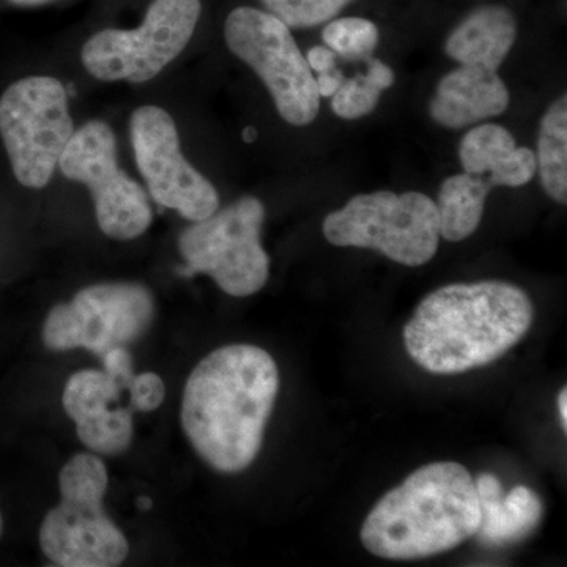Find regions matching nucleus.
Here are the masks:
<instances>
[{"mask_svg": "<svg viewBox=\"0 0 567 567\" xmlns=\"http://www.w3.org/2000/svg\"><path fill=\"white\" fill-rule=\"evenodd\" d=\"M244 140L248 142V144H251V142L257 140V132L256 128H252V126H248V128L244 130Z\"/></svg>", "mask_w": 567, "mask_h": 567, "instance_id": "473e14b6", "label": "nucleus"}, {"mask_svg": "<svg viewBox=\"0 0 567 567\" xmlns=\"http://www.w3.org/2000/svg\"><path fill=\"white\" fill-rule=\"evenodd\" d=\"M344 81L346 78L341 70L323 71V73H319V76L316 78L317 92H319L320 96H324V99H331L341 89Z\"/></svg>", "mask_w": 567, "mask_h": 567, "instance_id": "cd10ccee", "label": "nucleus"}, {"mask_svg": "<svg viewBox=\"0 0 567 567\" xmlns=\"http://www.w3.org/2000/svg\"><path fill=\"white\" fill-rule=\"evenodd\" d=\"M3 533V520H2V514H0V536H2Z\"/></svg>", "mask_w": 567, "mask_h": 567, "instance_id": "72a5a7b5", "label": "nucleus"}, {"mask_svg": "<svg viewBox=\"0 0 567 567\" xmlns=\"http://www.w3.org/2000/svg\"><path fill=\"white\" fill-rule=\"evenodd\" d=\"M278 391V365L260 347L226 346L205 357L182 399L183 431L205 464L224 475L248 468L262 447Z\"/></svg>", "mask_w": 567, "mask_h": 567, "instance_id": "f257e3e1", "label": "nucleus"}, {"mask_svg": "<svg viewBox=\"0 0 567 567\" xmlns=\"http://www.w3.org/2000/svg\"><path fill=\"white\" fill-rule=\"evenodd\" d=\"M132 409L136 412H153L159 409L166 398V385L155 372L134 375L128 386Z\"/></svg>", "mask_w": 567, "mask_h": 567, "instance_id": "393cba45", "label": "nucleus"}, {"mask_svg": "<svg viewBox=\"0 0 567 567\" xmlns=\"http://www.w3.org/2000/svg\"><path fill=\"white\" fill-rule=\"evenodd\" d=\"M475 486L481 505V525L475 536L481 544L506 546L535 532L544 513L535 491L517 486L505 495L498 477L488 473L477 477Z\"/></svg>", "mask_w": 567, "mask_h": 567, "instance_id": "4468645a", "label": "nucleus"}, {"mask_svg": "<svg viewBox=\"0 0 567 567\" xmlns=\"http://www.w3.org/2000/svg\"><path fill=\"white\" fill-rule=\"evenodd\" d=\"M309 69L323 73V71L336 69V54L328 47H315L305 55Z\"/></svg>", "mask_w": 567, "mask_h": 567, "instance_id": "c85d7f7f", "label": "nucleus"}, {"mask_svg": "<svg viewBox=\"0 0 567 567\" xmlns=\"http://www.w3.org/2000/svg\"><path fill=\"white\" fill-rule=\"evenodd\" d=\"M200 11V0H153L140 28L104 29L89 39L82 65L100 81H151L188 47Z\"/></svg>", "mask_w": 567, "mask_h": 567, "instance_id": "1a4fd4ad", "label": "nucleus"}, {"mask_svg": "<svg viewBox=\"0 0 567 567\" xmlns=\"http://www.w3.org/2000/svg\"><path fill=\"white\" fill-rule=\"evenodd\" d=\"M533 320L535 306L516 284H450L417 306L405 324V350L431 374H464L509 352Z\"/></svg>", "mask_w": 567, "mask_h": 567, "instance_id": "f03ea898", "label": "nucleus"}, {"mask_svg": "<svg viewBox=\"0 0 567 567\" xmlns=\"http://www.w3.org/2000/svg\"><path fill=\"white\" fill-rule=\"evenodd\" d=\"M155 319V300L136 282L85 287L69 303L54 306L43 324L44 346L54 352L85 349L103 358L147 333Z\"/></svg>", "mask_w": 567, "mask_h": 567, "instance_id": "9d476101", "label": "nucleus"}, {"mask_svg": "<svg viewBox=\"0 0 567 567\" xmlns=\"http://www.w3.org/2000/svg\"><path fill=\"white\" fill-rule=\"evenodd\" d=\"M480 525V496L468 470L457 462H435L383 495L360 536L369 554L409 561L453 550Z\"/></svg>", "mask_w": 567, "mask_h": 567, "instance_id": "7ed1b4c3", "label": "nucleus"}, {"mask_svg": "<svg viewBox=\"0 0 567 567\" xmlns=\"http://www.w3.org/2000/svg\"><path fill=\"white\" fill-rule=\"evenodd\" d=\"M265 207L245 196L186 227L178 238L185 276L208 275L230 297H249L264 289L270 276V257L260 233Z\"/></svg>", "mask_w": 567, "mask_h": 567, "instance_id": "423d86ee", "label": "nucleus"}, {"mask_svg": "<svg viewBox=\"0 0 567 567\" xmlns=\"http://www.w3.org/2000/svg\"><path fill=\"white\" fill-rule=\"evenodd\" d=\"M73 133L69 91L55 78H22L0 96V136L25 188L51 182Z\"/></svg>", "mask_w": 567, "mask_h": 567, "instance_id": "0eeeda50", "label": "nucleus"}, {"mask_svg": "<svg viewBox=\"0 0 567 567\" xmlns=\"http://www.w3.org/2000/svg\"><path fill=\"white\" fill-rule=\"evenodd\" d=\"M537 173L544 192L558 204L567 203V95L548 106L539 126Z\"/></svg>", "mask_w": 567, "mask_h": 567, "instance_id": "f3484780", "label": "nucleus"}, {"mask_svg": "<svg viewBox=\"0 0 567 567\" xmlns=\"http://www.w3.org/2000/svg\"><path fill=\"white\" fill-rule=\"evenodd\" d=\"M517 39L513 11L502 6H484L466 14L445 43L446 54L461 65L498 71Z\"/></svg>", "mask_w": 567, "mask_h": 567, "instance_id": "2eb2a0df", "label": "nucleus"}, {"mask_svg": "<svg viewBox=\"0 0 567 567\" xmlns=\"http://www.w3.org/2000/svg\"><path fill=\"white\" fill-rule=\"evenodd\" d=\"M516 147L517 142L509 130L496 123H486L470 130L462 137L458 159L466 174L487 177Z\"/></svg>", "mask_w": 567, "mask_h": 567, "instance_id": "6ab92c4d", "label": "nucleus"}, {"mask_svg": "<svg viewBox=\"0 0 567 567\" xmlns=\"http://www.w3.org/2000/svg\"><path fill=\"white\" fill-rule=\"evenodd\" d=\"M153 502L148 496H140L137 498V507H140L141 511H148L152 509Z\"/></svg>", "mask_w": 567, "mask_h": 567, "instance_id": "2f4dec72", "label": "nucleus"}, {"mask_svg": "<svg viewBox=\"0 0 567 567\" xmlns=\"http://www.w3.org/2000/svg\"><path fill=\"white\" fill-rule=\"evenodd\" d=\"M107 484L106 465L93 454H76L63 465L61 503L44 516L39 536L55 566L115 567L128 557V540L104 513Z\"/></svg>", "mask_w": 567, "mask_h": 567, "instance_id": "20e7f679", "label": "nucleus"}, {"mask_svg": "<svg viewBox=\"0 0 567 567\" xmlns=\"http://www.w3.org/2000/svg\"><path fill=\"white\" fill-rule=\"evenodd\" d=\"M62 174L91 189L100 229L112 240L128 241L151 227L147 193L117 162L111 126L92 121L74 130L59 162Z\"/></svg>", "mask_w": 567, "mask_h": 567, "instance_id": "9b49d317", "label": "nucleus"}, {"mask_svg": "<svg viewBox=\"0 0 567 567\" xmlns=\"http://www.w3.org/2000/svg\"><path fill=\"white\" fill-rule=\"evenodd\" d=\"M11 3L18 7H37L43 3L52 2V0H10Z\"/></svg>", "mask_w": 567, "mask_h": 567, "instance_id": "7c9ffc66", "label": "nucleus"}, {"mask_svg": "<svg viewBox=\"0 0 567 567\" xmlns=\"http://www.w3.org/2000/svg\"><path fill=\"white\" fill-rule=\"evenodd\" d=\"M82 445L103 456L125 453L133 442V413L130 409H107L100 415L78 421Z\"/></svg>", "mask_w": 567, "mask_h": 567, "instance_id": "aec40b11", "label": "nucleus"}, {"mask_svg": "<svg viewBox=\"0 0 567 567\" xmlns=\"http://www.w3.org/2000/svg\"><path fill=\"white\" fill-rule=\"evenodd\" d=\"M322 40L334 54L347 61H365L375 51L380 32L374 22L365 18H338L328 22Z\"/></svg>", "mask_w": 567, "mask_h": 567, "instance_id": "412c9836", "label": "nucleus"}, {"mask_svg": "<svg viewBox=\"0 0 567 567\" xmlns=\"http://www.w3.org/2000/svg\"><path fill=\"white\" fill-rule=\"evenodd\" d=\"M102 360L104 372H106L111 379H114L123 391L128 390L130 383H132L134 377L133 358L128 349H126V347H115V349L104 354Z\"/></svg>", "mask_w": 567, "mask_h": 567, "instance_id": "a878e982", "label": "nucleus"}, {"mask_svg": "<svg viewBox=\"0 0 567 567\" xmlns=\"http://www.w3.org/2000/svg\"><path fill=\"white\" fill-rule=\"evenodd\" d=\"M537 173L536 153L528 147H516V151L509 153L505 162L487 175L488 185L509 186V188H518V186L528 185L535 178Z\"/></svg>", "mask_w": 567, "mask_h": 567, "instance_id": "b1692460", "label": "nucleus"}, {"mask_svg": "<svg viewBox=\"0 0 567 567\" xmlns=\"http://www.w3.org/2000/svg\"><path fill=\"white\" fill-rule=\"evenodd\" d=\"M130 133L137 167L156 204L193 223L218 210V192L186 162L169 112L152 104L140 107L133 112Z\"/></svg>", "mask_w": 567, "mask_h": 567, "instance_id": "f8f14e48", "label": "nucleus"}, {"mask_svg": "<svg viewBox=\"0 0 567 567\" xmlns=\"http://www.w3.org/2000/svg\"><path fill=\"white\" fill-rule=\"evenodd\" d=\"M365 63H368L365 76L371 80L372 84L377 85L382 92L393 87L395 74L391 66H388L385 62L379 61V59L372 58V55L365 59Z\"/></svg>", "mask_w": 567, "mask_h": 567, "instance_id": "bb28decb", "label": "nucleus"}, {"mask_svg": "<svg viewBox=\"0 0 567 567\" xmlns=\"http://www.w3.org/2000/svg\"><path fill=\"white\" fill-rule=\"evenodd\" d=\"M558 412L559 420H561L563 431H567V390L563 388L561 393L558 395Z\"/></svg>", "mask_w": 567, "mask_h": 567, "instance_id": "c756f323", "label": "nucleus"}, {"mask_svg": "<svg viewBox=\"0 0 567 567\" xmlns=\"http://www.w3.org/2000/svg\"><path fill=\"white\" fill-rule=\"evenodd\" d=\"M492 186L486 177L458 174L447 177L439 193L440 237L447 241L466 240L476 233Z\"/></svg>", "mask_w": 567, "mask_h": 567, "instance_id": "dca6fc26", "label": "nucleus"}, {"mask_svg": "<svg viewBox=\"0 0 567 567\" xmlns=\"http://www.w3.org/2000/svg\"><path fill=\"white\" fill-rule=\"evenodd\" d=\"M289 29H309L334 20L353 0H260Z\"/></svg>", "mask_w": 567, "mask_h": 567, "instance_id": "4be33fe9", "label": "nucleus"}, {"mask_svg": "<svg viewBox=\"0 0 567 567\" xmlns=\"http://www.w3.org/2000/svg\"><path fill=\"white\" fill-rule=\"evenodd\" d=\"M323 235L339 248L374 249L405 267L431 262L442 238L436 204L417 192L358 194L324 218Z\"/></svg>", "mask_w": 567, "mask_h": 567, "instance_id": "39448f33", "label": "nucleus"}, {"mask_svg": "<svg viewBox=\"0 0 567 567\" xmlns=\"http://www.w3.org/2000/svg\"><path fill=\"white\" fill-rule=\"evenodd\" d=\"M382 93L365 74H358L352 80H346L341 89L331 96V110L339 118L358 121L375 110Z\"/></svg>", "mask_w": 567, "mask_h": 567, "instance_id": "5701e85b", "label": "nucleus"}, {"mask_svg": "<svg viewBox=\"0 0 567 567\" xmlns=\"http://www.w3.org/2000/svg\"><path fill=\"white\" fill-rule=\"evenodd\" d=\"M509 102V91L496 71L461 65L440 80L429 114L443 128L462 130L498 117Z\"/></svg>", "mask_w": 567, "mask_h": 567, "instance_id": "ddd939ff", "label": "nucleus"}, {"mask_svg": "<svg viewBox=\"0 0 567 567\" xmlns=\"http://www.w3.org/2000/svg\"><path fill=\"white\" fill-rule=\"evenodd\" d=\"M224 39L235 58L267 85L282 121L293 126L316 121L320 95L315 74L281 20L268 11L238 7L227 17Z\"/></svg>", "mask_w": 567, "mask_h": 567, "instance_id": "6e6552de", "label": "nucleus"}, {"mask_svg": "<svg viewBox=\"0 0 567 567\" xmlns=\"http://www.w3.org/2000/svg\"><path fill=\"white\" fill-rule=\"evenodd\" d=\"M122 391L118 383L104 371L85 369L74 372L63 388V409L74 423L89 420L106 412L110 404L121 398Z\"/></svg>", "mask_w": 567, "mask_h": 567, "instance_id": "a211bd4d", "label": "nucleus"}]
</instances>
